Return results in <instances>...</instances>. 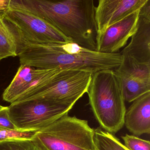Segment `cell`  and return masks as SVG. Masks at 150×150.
<instances>
[{
    "label": "cell",
    "instance_id": "1",
    "mask_svg": "<svg viewBox=\"0 0 150 150\" xmlns=\"http://www.w3.org/2000/svg\"><path fill=\"white\" fill-rule=\"evenodd\" d=\"M9 6L29 11L73 42L96 51V6L93 0H10Z\"/></svg>",
    "mask_w": 150,
    "mask_h": 150
},
{
    "label": "cell",
    "instance_id": "2",
    "mask_svg": "<svg viewBox=\"0 0 150 150\" xmlns=\"http://www.w3.org/2000/svg\"><path fill=\"white\" fill-rule=\"evenodd\" d=\"M17 56L21 65L37 69L77 70L93 74L116 69L123 59L120 53L106 54L88 49L79 54H70L62 50L59 43L26 45L19 49Z\"/></svg>",
    "mask_w": 150,
    "mask_h": 150
},
{
    "label": "cell",
    "instance_id": "3",
    "mask_svg": "<svg viewBox=\"0 0 150 150\" xmlns=\"http://www.w3.org/2000/svg\"><path fill=\"white\" fill-rule=\"evenodd\" d=\"M87 93L91 109L101 127L113 134L121 130L126 109L121 81L114 70L93 74Z\"/></svg>",
    "mask_w": 150,
    "mask_h": 150
},
{
    "label": "cell",
    "instance_id": "4",
    "mask_svg": "<svg viewBox=\"0 0 150 150\" xmlns=\"http://www.w3.org/2000/svg\"><path fill=\"white\" fill-rule=\"evenodd\" d=\"M94 129L87 121L65 114L38 132L48 150H94Z\"/></svg>",
    "mask_w": 150,
    "mask_h": 150
},
{
    "label": "cell",
    "instance_id": "5",
    "mask_svg": "<svg viewBox=\"0 0 150 150\" xmlns=\"http://www.w3.org/2000/svg\"><path fill=\"white\" fill-rule=\"evenodd\" d=\"M92 74L85 71L64 70L49 82L24 93L13 103L43 99L73 107L87 92Z\"/></svg>",
    "mask_w": 150,
    "mask_h": 150
},
{
    "label": "cell",
    "instance_id": "6",
    "mask_svg": "<svg viewBox=\"0 0 150 150\" xmlns=\"http://www.w3.org/2000/svg\"><path fill=\"white\" fill-rule=\"evenodd\" d=\"M1 16L15 33L19 49L26 45L72 42L44 20L24 9L9 6Z\"/></svg>",
    "mask_w": 150,
    "mask_h": 150
},
{
    "label": "cell",
    "instance_id": "7",
    "mask_svg": "<svg viewBox=\"0 0 150 150\" xmlns=\"http://www.w3.org/2000/svg\"><path fill=\"white\" fill-rule=\"evenodd\" d=\"M73 107L43 99L11 103L8 114L16 129L39 131L65 114Z\"/></svg>",
    "mask_w": 150,
    "mask_h": 150
},
{
    "label": "cell",
    "instance_id": "8",
    "mask_svg": "<svg viewBox=\"0 0 150 150\" xmlns=\"http://www.w3.org/2000/svg\"><path fill=\"white\" fill-rule=\"evenodd\" d=\"M147 0H99L96 7L95 19L96 38L111 25L139 11Z\"/></svg>",
    "mask_w": 150,
    "mask_h": 150
},
{
    "label": "cell",
    "instance_id": "9",
    "mask_svg": "<svg viewBox=\"0 0 150 150\" xmlns=\"http://www.w3.org/2000/svg\"><path fill=\"white\" fill-rule=\"evenodd\" d=\"M139 11L111 25L97 37L96 51L106 54H114L124 47L137 30Z\"/></svg>",
    "mask_w": 150,
    "mask_h": 150
},
{
    "label": "cell",
    "instance_id": "10",
    "mask_svg": "<svg viewBox=\"0 0 150 150\" xmlns=\"http://www.w3.org/2000/svg\"><path fill=\"white\" fill-rule=\"evenodd\" d=\"M120 53L139 64H150V0L139 11L137 30Z\"/></svg>",
    "mask_w": 150,
    "mask_h": 150
},
{
    "label": "cell",
    "instance_id": "11",
    "mask_svg": "<svg viewBox=\"0 0 150 150\" xmlns=\"http://www.w3.org/2000/svg\"><path fill=\"white\" fill-rule=\"evenodd\" d=\"M51 69H37L21 65L14 78L2 94L3 100L11 104L14 102L22 95L34 87Z\"/></svg>",
    "mask_w": 150,
    "mask_h": 150
},
{
    "label": "cell",
    "instance_id": "12",
    "mask_svg": "<svg viewBox=\"0 0 150 150\" xmlns=\"http://www.w3.org/2000/svg\"><path fill=\"white\" fill-rule=\"evenodd\" d=\"M124 125L134 135L150 134V92L132 102L125 111Z\"/></svg>",
    "mask_w": 150,
    "mask_h": 150
},
{
    "label": "cell",
    "instance_id": "13",
    "mask_svg": "<svg viewBox=\"0 0 150 150\" xmlns=\"http://www.w3.org/2000/svg\"><path fill=\"white\" fill-rule=\"evenodd\" d=\"M121 81L125 101L131 103L150 92V83L118 68L114 70Z\"/></svg>",
    "mask_w": 150,
    "mask_h": 150
},
{
    "label": "cell",
    "instance_id": "14",
    "mask_svg": "<svg viewBox=\"0 0 150 150\" xmlns=\"http://www.w3.org/2000/svg\"><path fill=\"white\" fill-rule=\"evenodd\" d=\"M19 43L13 29L0 17V61L18 56Z\"/></svg>",
    "mask_w": 150,
    "mask_h": 150
},
{
    "label": "cell",
    "instance_id": "15",
    "mask_svg": "<svg viewBox=\"0 0 150 150\" xmlns=\"http://www.w3.org/2000/svg\"><path fill=\"white\" fill-rule=\"evenodd\" d=\"M94 150H129L114 134L98 127L94 129Z\"/></svg>",
    "mask_w": 150,
    "mask_h": 150
},
{
    "label": "cell",
    "instance_id": "16",
    "mask_svg": "<svg viewBox=\"0 0 150 150\" xmlns=\"http://www.w3.org/2000/svg\"><path fill=\"white\" fill-rule=\"evenodd\" d=\"M0 150H48L36 137L0 142Z\"/></svg>",
    "mask_w": 150,
    "mask_h": 150
},
{
    "label": "cell",
    "instance_id": "17",
    "mask_svg": "<svg viewBox=\"0 0 150 150\" xmlns=\"http://www.w3.org/2000/svg\"><path fill=\"white\" fill-rule=\"evenodd\" d=\"M38 131L20 130L0 128V142L13 139H30L36 136Z\"/></svg>",
    "mask_w": 150,
    "mask_h": 150
},
{
    "label": "cell",
    "instance_id": "18",
    "mask_svg": "<svg viewBox=\"0 0 150 150\" xmlns=\"http://www.w3.org/2000/svg\"><path fill=\"white\" fill-rule=\"evenodd\" d=\"M121 137L125 146L129 150H150V142L148 140L127 134Z\"/></svg>",
    "mask_w": 150,
    "mask_h": 150
},
{
    "label": "cell",
    "instance_id": "19",
    "mask_svg": "<svg viewBox=\"0 0 150 150\" xmlns=\"http://www.w3.org/2000/svg\"><path fill=\"white\" fill-rule=\"evenodd\" d=\"M0 128L11 129H16L8 115V107H4L0 109Z\"/></svg>",
    "mask_w": 150,
    "mask_h": 150
},
{
    "label": "cell",
    "instance_id": "20",
    "mask_svg": "<svg viewBox=\"0 0 150 150\" xmlns=\"http://www.w3.org/2000/svg\"><path fill=\"white\" fill-rule=\"evenodd\" d=\"M10 0H0V14L3 13L9 7Z\"/></svg>",
    "mask_w": 150,
    "mask_h": 150
},
{
    "label": "cell",
    "instance_id": "21",
    "mask_svg": "<svg viewBox=\"0 0 150 150\" xmlns=\"http://www.w3.org/2000/svg\"><path fill=\"white\" fill-rule=\"evenodd\" d=\"M3 106H1V105H0V109H2V108H3Z\"/></svg>",
    "mask_w": 150,
    "mask_h": 150
},
{
    "label": "cell",
    "instance_id": "22",
    "mask_svg": "<svg viewBox=\"0 0 150 150\" xmlns=\"http://www.w3.org/2000/svg\"><path fill=\"white\" fill-rule=\"evenodd\" d=\"M0 17H1V15L0 14Z\"/></svg>",
    "mask_w": 150,
    "mask_h": 150
}]
</instances>
